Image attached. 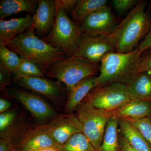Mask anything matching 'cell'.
Wrapping results in <instances>:
<instances>
[{"label": "cell", "mask_w": 151, "mask_h": 151, "mask_svg": "<svg viewBox=\"0 0 151 151\" xmlns=\"http://www.w3.org/2000/svg\"><path fill=\"white\" fill-rule=\"evenodd\" d=\"M5 45L21 57L34 63L45 75L53 63L66 57L62 50L40 38L32 27Z\"/></svg>", "instance_id": "obj_2"}, {"label": "cell", "mask_w": 151, "mask_h": 151, "mask_svg": "<svg viewBox=\"0 0 151 151\" xmlns=\"http://www.w3.org/2000/svg\"><path fill=\"white\" fill-rule=\"evenodd\" d=\"M151 17V12H150ZM140 52H142L147 49L151 47V27L150 32L144 38V40L138 46Z\"/></svg>", "instance_id": "obj_32"}, {"label": "cell", "mask_w": 151, "mask_h": 151, "mask_svg": "<svg viewBox=\"0 0 151 151\" xmlns=\"http://www.w3.org/2000/svg\"><path fill=\"white\" fill-rule=\"evenodd\" d=\"M119 118L113 116L109 119L103 137L102 145L98 151H120L118 128Z\"/></svg>", "instance_id": "obj_22"}, {"label": "cell", "mask_w": 151, "mask_h": 151, "mask_svg": "<svg viewBox=\"0 0 151 151\" xmlns=\"http://www.w3.org/2000/svg\"><path fill=\"white\" fill-rule=\"evenodd\" d=\"M140 53L138 46L129 53L114 52L106 55L101 61L100 74L95 78V87L115 82L126 84L139 73Z\"/></svg>", "instance_id": "obj_3"}, {"label": "cell", "mask_w": 151, "mask_h": 151, "mask_svg": "<svg viewBox=\"0 0 151 151\" xmlns=\"http://www.w3.org/2000/svg\"><path fill=\"white\" fill-rule=\"evenodd\" d=\"M12 146L8 141L1 139L0 140V151H10L13 149Z\"/></svg>", "instance_id": "obj_35"}, {"label": "cell", "mask_w": 151, "mask_h": 151, "mask_svg": "<svg viewBox=\"0 0 151 151\" xmlns=\"http://www.w3.org/2000/svg\"></svg>", "instance_id": "obj_39"}, {"label": "cell", "mask_w": 151, "mask_h": 151, "mask_svg": "<svg viewBox=\"0 0 151 151\" xmlns=\"http://www.w3.org/2000/svg\"><path fill=\"white\" fill-rule=\"evenodd\" d=\"M12 75L14 81L16 82L23 76L45 77V75L34 63L21 58L19 65L16 70L12 73Z\"/></svg>", "instance_id": "obj_25"}, {"label": "cell", "mask_w": 151, "mask_h": 151, "mask_svg": "<svg viewBox=\"0 0 151 151\" xmlns=\"http://www.w3.org/2000/svg\"><path fill=\"white\" fill-rule=\"evenodd\" d=\"M81 35L78 24L70 19L67 13L57 9L52 29L48 35L41 39L52 46L62 50L66 57H70L73 55Z\"/></svg>", "instance_id": "obj_5"}, {"label": "cell", "mask_w": 151, "mask_h": 151, "mask_svg": "<svg viewBox=\"0 0 151 151\" xmlns=\"http://www.w3.org/2000/svg\"><path fill=\"white\" fill-rule=\"evenodd\" d=\"M34 151H60L59 147H50Z\"/></svg>", "instance_id": "obj_36"}, {"label": "cell", "mask_w": 151, "mask_h": 151, "mask_svg": "<svg viewBox=\"0 0 151 151\" xmlns=\"http://www.w3.org/2000/svg\"><path fill=\"white\" fill-rule=\"evenodd\" d=\"M119 127L120 134L132 147L139 151H151L150 145L129 122L119 118Z\"/></svg>", "instance_id": "obj_20"}, {"label": "cell", "mask_w": 151, "mask_h": 151, "mask_svg": "<svg viewBox=\"0 0 151 151\" xmlns=\"http://www.w3.org/2000/svg\"><path fill=\"white\" fill-rule=\"evenodd\" d=\"M57 9L53 0H40L33 15L31 27L42 38L50 32L56 17Z\"/></svg>", "instance_id": "obj_12"}, {"label": "cell", "mask_w": 151, "mask_h": 151, "mask_svg": "<svg viewBox=\"0 0 151 151\" xmlns=\"http://www.w3.org/2000/svg\"><path fill=\"white\" fill-rule=\"evenodd\" d=\"M106 0H78L71 16L75 22L79 24L90 14L107 5Z\"/></svg>", "instance_id": "obj_23"}, {"label": "cell", "mask_w": 151, "mask_h": 151, "mask_svg": "<svg viewBox=\"0 0 151 151\" xmlns=\"http://www.w3.org/2000/svg\"><path fill=\"white\" fill-rule=\"evenodd\" d=\"M95 76H91L84 78L68 91L65 105V112L67 114H72L89 92L95 87Z\"/></svg>", "instance_id": "obj_18"}, {"label": "cell", "mask_w": 151, "mask_h": 151, "mask_svg": "<svg viewBox=\"0 0 151 151\" xmlns=\"http://www.w3.org/2000/svg\"><path fill=\"white\" fill-rule=\"evenodd\" d=\"M129 122L139 131L151 146V116L140 119H122Z\"/></svg>", "instance_id": "obj_27"}, {"label": "cell", "mask_w": 151, "mask_h": 151, "mask_svg": "<svg viewBox=\"0 0 151 151\" xmlns=\"http://www.w3.org/2000/svg\"><path fill=\"white\" fill-rule=\"evenodd\" d=\"M139 73L147 72L151 74V47L141 52L139 62Z\"/></svg>", "instance_id": "obj_28"}, {"label": "cell", "mask_w": 151, "mask_h": 151, "mask_svg": "<svg viewBox=\"0 0 151 151\" xmlns=\"http://www.w3.org/2000/svg\"><path fill=\"white\" fill-rule=\"evenodd\" d=\"M78 25L83 34L109 36L118 24L112 9L106 5L90 14Z\"/></svg>", "instance_id": "obj_9"}, {"label": "cell", "mask_w": 151, "mask_h": 151, "mask_svg": "<svg viewBox=\"0 0 151 151\" xmlns=\"http://www.w3.org/2000/svg\"><path fill=\"white\" fill-rule=\"evenodd\" d=\"M16 82L32 92L51 100L59 99L64 93L60 83L52 81L45 77L23 76Z\"/></svg>", "instance_id": "obj_14"}, {"label": "cell", "mask_w": 151, "mask_h": 151, "mask_svg": "<svg viewBox=\"0 0 151 151\" xmlns=\"http://www.w3.org/2000/svg\"><path fill=\"white\" fill-rule=\"evenodd\" d=\"M11 103L8 100L4 98L0 99V114L9 111Z\"/></svg>", "instance_id": "obj_34"}, {"label": "cell", "mask_w": 151, "mask_h": 151, "mask_svg": "<svg viewBox=\"0 0 151 151\" xmlns=\"http://www.w3.org/2000/svg\"><path fill=\"white\" fill-rule=\"evenodd\" d=\"M60 147V151H96L82 132L73 135Z\"/></svg>", "instance_id": "obj_24"}, {"label": "cell", "mask_w": 151, "mask_h": 151, "mask_svg": "<svg viewBox=\"0 0 151 151\" xmlns=\"http://www.w3.org/2000/svg\"><path fill=\"white\" fill-rule=\"evenodd\" d=\"M147 4V1H139L110 35L115 42L116 52L133 51L150 32L151 17L150 12L146 11Z\"/></svg>", "instance_id": "obj_1"}, {"label": "cell", "mask_w": 151, "mask_h": 151, "mask_svg": "<svg viewBox=\"0 0 151 151\" xmlns=\"http://www.w3.org/2000/svg\"><path fill=\"white\" fill-rule=\"evenodd\" d=\"M132 100L126 84L115 82L94 87L82 102L97 109L114 112Z\"/></svg>", "instance_id": "obj_7"}, {"label": "cell", "mask_w": 151, "mask_h": 151, "mask_svg": "<svg viewBox=\"0 0 151 151\" xmlns=\"http://www.w3.org/2000/svg\"><path fill=\"white\" fill-rule=\"evenodd\" d=\"M148 11L149 12H151V1L150 2V4H149L148 10Z\"/></svg>", "instance_id": "obj_38"}, {"label": "cell", "mask_w": 151, "mask_h": 151, "mask_svg": "<svg viewBox=\"0 0 151 151\" xmlns=\"http://www.w3.org/2000/svg\"><path fill=\"white\" fill-rule=\"evenodd\" d=\"M139 1L136 0H114L112 1V5L118 13H125L134 7Z\"/></svg>", "instance_id": "obj_29"}, {"label": "cell", "mask_w": 151, "mask_h": 151, "mask_svg": "<svg viewBox=\"0 0 151 151\" xmlns=\"http://www.w3.org/2000/svg\"><path fill=\"white\" fill-rule=\"evenodd\" d=\"M0 60L12 73L18 67L21 58L5 45H0Z\"/></svg>", "instance_id": "obj_26"}, {"label": "cell", "mask_w": 151, "mask_h": 151, "mask_svg": "<svg viewBox=\"0 0 151 151\" xmlns=\"http://www.w3.org/2000/svg\"><path fill=\"white\" fill-rule=\"evenodd\" d=\"M10 151H22L19 147H16L11 150Z\"/></svg>", "instance_id": "obj_37"}, {"label": "cell", "mask_w": 151, "mask_h": 151, "mask_svg": "<svg viewBox=\"0 0 151 151\" xmlns=\"http://www.w3.org/2000/svg\"><path fill=\"white\" fill-rule=\"evenodd\" d=\"M46 125L52 137L59 147L73 135L82 132V126L78 117L73 114L58 115Z\"/></svg>", "instance_id": "obj_11"}, {"label": "cell", "mask_w": 151, "mask_h": 151, "mask_svg": "<svg viewBox=\"0 0 151 151\" xmlns=\"http://www.w3.org/2000/svg\"><path fill=\"white\" fill-rule=\"evenodd\" d=\"M75 111L82 126V133L96 151H98L103 142L107 122L114 116L113 112L97 109L83 102Z\"/></svg>", "instance_id": "obj_6"}, {"label": "cell", "mask_w": 151, "mask_h": 151, "mask_svg": "<svg viewBox=\"0 0 151 151\" xmlns=\"http://www.w3.org/2000/svg\"><path fill=\"white\" fill-rule=\"evenodd\" d=\"M32 16L27 14L25 17L9 20L0 19V45L6 44L30 28Z\"/></svg>", "instance_id": "obj_16"}, {"label": "cell", "mask_w": 151, "mask_h": 151, "mask_svg": "<svg viewBox=\"0 0 151 151\" xmlns=\"http://www.w3.org/2000/svg\"><path fill=\"white\" fill-rule=\"evenodd\" d=\"M100 66L73 55L55 63L45 75L65 84L68 91L84 78L97 75L100 72Z\"/></svg>", "instance_id": "obj_4"}, {"label": "cell", "mask_w": 151, "mask_h": 151, "mask_svg": "<svg viewBox=\"0 0 151 151\" xmlns=\"http://www.w3.org/2000/svg\"><path fill=\"white\" fill-rule=\"evenodd\" d=\"M12 73L9 71L5 64L0 61V87L1 90H5L11 85Z\"/></svg>", "instance_id": "obj_30"}, {"label": "cell", "mask_w": 151, "mask_h": 151, "mask_svg": "<svg viewBox=\"0 0 151 151\" xmlns=\"http://www.w3.org/2000/svg\"><path fill=\"white\" fill-rule=\"evenodd\" d=\"M38 0H1L0 18L4 19L22 12L29 14L35 12Z\"/></svg>", "instance_id": "obj_21"}, {"label": "cell", "mask_w": 151, "mask_h": 151, "mask_svg": "<svg viewBox=\"0 0 151 151\" xmlns=\"http://www.w3.org/2000/svg\"><path fill=\"white\" fill-rule=\"evenodd\" d=\"M78 0H55L56 8L64 11L65 12H73Z\"/></svg>", "instance_id": "obj_31"}, {"label": "cell", "mask_w": 151, "mask_h": 151, "mask_svg": "<svg viewBox=\"0 0 151 151\" xmlns=\"http://www.w3.org/2000/svg\"><path fill=\"white\" fill-rule=\"evenodd\" d=\"M119 148L121 151H139L130 145L120 134L119 135Z\"/></svg>", "instance_id": "obj_33"}, {"label": "cell", "mask_w": 151, "mask_h": 151, "mask_svg": "<svg viewBox=\"0 0 151 151\" xmlns=\"http://www.w3.org/2000/svg\"><path fill=\"white\" fill-rule=\"evenodd\" d=\"M116 51L114 41L109 36H94L82 34L73 55L89 62L99 64L105 55Z\"/></svg>", "instance_id": "obj_8"}, {"label": "cell", "mask_w": 151, "mask_h": 151, "mask_svg": "<svg viewBox=\"0 0 151 151\" xmlns=\"http://www.w3.org/2000/svg\"><path fill=\"white\" fill-rule=\"evenodd\" d=\"M119 119H140L151 116V103L132 100L113 112Z\"/></svg>", "instance_id": "obj_19"}, {"label": "cell", "mask_w": 151, "mask_h": 151, "mask_svg": "<svg viewBox=\"0 0 151 151\" xmlns=\"http://www.w3.org/2000/svg\"><path fill=\"white\" fill-rule=\"evenodd\" d=\"M5 91L9 96L23 105L38 120H52L59 115L47 102L37 94L14 88H7Z\"/></svg>", "instance_id": "obj_10"}, {"label": "cell", "mask_w": 151, "mask_h": 151, "mask_svg": "<svg viewBox=\"0 0 151 151\" xmlns=\"http://www.w3.org/2000/svg\"><path fill=\"white\" fill-rule=\"evenodd\" d=\"M57 145L49 132L47 125L29 129L18 147L22 151H34Z\"/></svg>", "instance_id": "obj_15"}, {"label": "cell", "mask_w": 151, "mask_h": 151, "mask_svg": "<svg viewBox=\"0 0 151 151\" xmlns=\"http://www.w3.org/2000/svg\"><path fill=\"white\" fill-rule=\"evenodd\" d=\"M132 100L151 103V74L141 72L134 76L126 84Z\"/></svg>", "instance_id": "obj_17"}, {"label": "cell", "mask_w": 151, "mask_h": 151, "mask_svg": "<svg viewBox=\"0 0 151 151\" xmlns=\"http://www.w3.org/2000/svg\"><path fill=\"white\" fill-rule=\"evenodd\" d=\"M18 118L15 111L9 110L0 114L1 138L8 141L14 148L18 147L29 129L27 125L19 123Z\"/></svg>", "instance_id": "obj_13"}]
</instances>
